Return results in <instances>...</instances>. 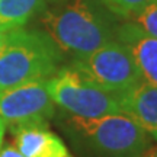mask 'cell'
<instances>
[{"mask_svg":"<svg viewBox=\"0 0 157 157\" xmlns=\"http://www.w3.org/2000/svg\"><path fill=\"white\" fill-rule=\"evenodd\" d=\"M47 35L61 51L84 57L112 41L111 23L93 0H68L45 12Z\"/></svg>","mask_w":157,"mask_h":157,"instance_id":"1","label":"cell"},{"mask_svg":"<svg viewBox=\"0 0 157 157\" xmlns=\"http://www.w3.org/2000/svg\"><path fill=\"white\" fill-rule=\"evenodd\" d=\"M61 63V50L47 34L12 29L0 45V90L50 78Z\"/></svg>","mask_w":157,"mask_h":157,"instance_id":"2","label":"cell"},{"mask_svg":"<svg viewBox=\"0 0 157 157\" xmlns=\"http://www.w3.org/2000/svg\"><path fill=\"white\" fill-rule=\"evenodd\" d=\"M68 125L95 150L113 157H134L148 147V134L125 112L96 118H68Z\"/></svg>","mask_w":157,"mask_h":157,"instance_id":"3","label":"cell"},{"mask_svg":"<svg viewBox=\"0 0 157 157\" xmlns=\"http://www.w3.org/2000/svg\"><path fill=\"white\" fill-rule=\"evenodd\" d=\"M47 87L54 103L74 117L96 118L121 112V95L98 86L73 66L57 70Z\"/></svg>","mask_w":157,"mask_h":157,"instance_id":"4","label":"cell"},{"mask_svg":"<svg viewBox=\"0 0 157 157\" xmlns=\"http://www.w3.org/2000/svg\"><path fill=\"white\" fill-rule=\"evenodd\" d=\"M73 67L98 86L118 95L144 82L129 51L118 39L108 41L93 52L77 58Z\"/></svg>","mask_w":157,"mask_h":157,"instance_id":"5","label":"cell"},{"mask_svg":"<svg viewBox=\"0 0 157 157\" xmlns=\"http://www.w3.org/2000/svg\"><path fill=\"white\" fill-rule=\"evenodd\" d=\"M48 78L34 80L0 90V119L12 129L25 125H45L54 115Z\"/></svg>","mask_w":157,"mask_h":157,"instance_id":"6","label":"cell"},{"mask_svg":"<svg viewBox=\"0 0 157 157\" xmlns=\"http://www.w3.org/2000/svg\"><path fill=\"white\" fill-rule=\"evenodd\" d=\"M117 38L129 51L143 80L157 86V38L146 34L134 22L121 25Z\"/></svg>","mask_w":157,"mask_h":157,"instance_id":"7","label":"cell"},{"mask_svg":"<svg viewBox=\"0 0 157 157\" xmlns=\"http://www.w3.org/2000/svg\"><path fill=\"white\" fill-rule=\"evenodd\" d=\"M121 111L128 113L157 141V86L141 82L119 96Z\"/></svg>","mask_w":157,"mask_h":157,"instance_id":"8","label":"cell"},{"mask_svg":"<svg viewBox=\"0 0 157 157\" xmlns=\"http://www.w3.org/2000/svg\"><path fill=\"white\" fill-rule=\"evenodd\" d=\"M15 146L25 157H73L61 138L45 125H25L13 129Z\"/></svg>","mask_w":157,"mask_h":157,"instance_id":"9","label":"cell"},{"mask_svg":"<svg viewBox=\"0 0 157 157\" xmlns=\"http://www.w3.org/2000/svg\"><path fill=\"white\" fill-rule=\"evenodd\" d=\"M39 6L41 0H0V28H23Z\"/></svg>","mask_w":157,"mask_h":157,"instance_id":"10","label":"cell"},{"mask_svg":"<svg viewBox=\"0 0 157 157\" xmlns=\"http://www.w3.org/2000/svg\"><path fill=\"white\" fill-rule=\"evenodd\" d=\"M129 19L137 26H140L146 34L157 38V0L148 2L140 10L135 12Z\"/></svg>","mask_w":157,"mask_h":157,"instance_id":"11","label":"cell"},{"mask_svg":"<svg viewBox=\"0 0 157 157\" xmlns=\"http://www.w3.org/2000/svg\"><path fill=\"white\" fill-rule=\"evenodd\" d=\"M151 0H102L109 10L122 17H131L137 10L146 6Z\"/></svg>","mask_w":157,"mask_h":157,"instance_id":"12","label":"cell"},{"mask_svg":"<svg viewBox=\"0 0 157 157\" xmlns=\"http://www.w3.org/2000/svg\"><path fill=\"white\" fill-rule=\"evenodd\" d=\"M0 157H25V156L21 154V151L17 150L16 147L6 146L5 148H2V150H0Z\"/></svg>","mask_w":157,"mask_h":157,"instance_id":"13","label":"cell"},{"mask_svg":"<svg viewBox=\"0 0 157 157\" xmlns=\"http://www.w3.org/2000/svg\"><path fill=\"white\" fill-rule=\"evenodd\" d=\"M3 134H5V124L0 119V147H2V143H3Z\"/></svg>","mask_w":157,"mask_h":157,"instance_id":"14","label":"cell"},{"mask_svg":"<svg viewBox=\"0 0 157 157\" xmlns=\"http://www.w3.org/2000/svg\"><path fill=\"white\" fill-rule=\"evenodd\" d=\"M7 32H9V31H5L3 28H0V45H2V42L5 41V38H6V35H7Z\"/></svg>","mask_w":157,"mask_h":157,"instance_id":"15","label":"cell"},{"mask_svg":"<svg viewBox=\"0 0 157 157\" xmlns=\"http://www.w3.org/2000/svg\"><path fill=\"white\" fill-rule=\"evenodd\" d=\"M147 157H157V151L154 153V154H151V156H147Z\"/></svg>","mask_w":157,"mask_h":157,"instance_id":"16","label":"cell"},{"mask_svg":"<svg viewBox=\"0 0 157 157\" xmlns=\"http://www.w3.org/2000/svg\"><path fill=\"white\" fill-rule=\"evenodd\" d=\"M146 157H147V156H146Z\"/></svg>","mask_w":157,"mask_h":157,"instance_id":"17","label":"cell"}]
</instances>
